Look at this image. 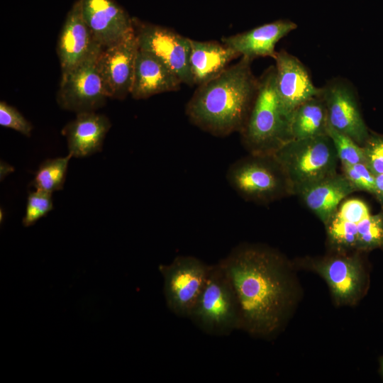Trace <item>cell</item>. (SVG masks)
I'll return each instance as SVG.
<instances>
[{
    "label": "cell",
    "instance_id": "cell-28",
    "mask_svg": "<svg viewBox=\"0 0 383 383\" xmlns=\"http://www.w3.org/2000/svg\"><path fill=\"white\" fill-rule=\"evenodd\" d=\"M365 163L375 176L383 173V136L369 135L362 145Z\"/></svg>",
    "mask_w": 383,
    "mask_h": 383
},
{
    "label": "cell",
    "instance_id": "cell-21",
    "mask_svg": "<svg viewBox=\"0 0 383 383\" xmlns=\"http://www.w3.org/2000/svg\"><path fill=\"white\" fill-rule=\"evenodd\" d=\"M289 126L292 139L328 135L327 111L321 96L310 99L295 109Z\"/></svg>",
    "mask_w": 383,
    "mask_h": 383
},
{
    "label": "cell",
    "instance_id": "cell-25",
    "mask_svg": "<svg viewBox=\"0 0 383 383\" xmlns=\"http://www.w3.org/2000/svg\"><path fill=\"white\" fill-rule=\"evenodd\" d=\"M328 135L332 140L341 165L365 163V155L362 145L329 126Z\"/></svg>",
    "mask_w": 383,
    "mask_h": 383
},
{
    "label": "cell",
    "instance_id": "cell-32",
    "mask_svg": "<svg viewBox=\"0 0 383 383\" xmlns=\"http://www.w3.org/2000/svg\"><path fill=\"white\" fill-rule=\"evenodd\" d=\"M381 368H382V374H383V359H382V362H381Z\"/></svg>",
    "mask_w": 383,
    "mask_h": 383
},
{
    "label": "cell",
    "instance_id": "cell-26",
    "mask_svg": "<svg viewBox=\"0 0 383 383\" xmlns=\"http://www.w3.org/2000/svg\"><path fill=\"white\" fill-rule=\"evenodd\" d=\"M53 209L52 194L36 189L30 192L22 223L26 227L33 225Z\"/></svg>",
    "mask_w": 383,
    "mask_h": 383
},
{
    "label": "cell",
    "instance_id": "cell-9",
    "mask_svg": "<svg viewBox=\"0 0 383 383\" xmlns=\"http://www.w3.org/2000/svg\"><path fill=\"white\" fill-rule=\"evenodd\" d=\"M103 48L93 52L84 60L62 76L57 95L59 106L77 113L94 111L108 97L96 67Z\"/></svg>",
    "mask_w": 383,
    "mask_h": 383
},
{
    "label": "cell",
    "instance_id": "cell-15",
    "mask_svg": "<svg viewBox=\"0 0 383 383\" xmlns=\"http://www.w3.org/2000/svg\"><path fill=\"white\" fill-rule=\"evenodd\" d=\"M100 48H103L85 23L80 0H77L67 13L57 42L62 76Z\"/></svg>",
    "mask_w": 383,
    "mask_h": 383
},
{
    "label": "cell",
    "instance_id": "cell-22",
    "mask_svg": "<svg viewBox=\"0 0 383 383\" xmlns=\"http://www.w3.org/2000/svg\"><path fill=\"white\" fill-rule=\"evenodd\" d=\"M72 157L70 153L66 157L48 159L37 170L32 185L38 190L49 193L63 188L69 161Z\"/></svg>",
    "mask_w": 383,
    "mask_h": 383
},
{
    "label": "cell",
    "instance_id": "cell-3",
    "mask_svg": "<svg viewBox=\"0 0 383 383\" xmlns=\"http://www.w3.org/2000/svg\"><path fill=\"white\" fill-rule=\"evenodd\" d=\"M258 80L255 98L240 134L249 153L272 155L292 140L290 117L276 91L274 65L267 68Z\"/></svg>",
    "mask_w": 383,
    "mask_h": 383
},
{
    "label": "cell",
    "instance_id": "cell-29",
    "mask_svg": "<svg viewBox=\"0 0 383 383\" xmlns=\"http://www.w3.org/2000/svg\"><path fill=\"white\" fill-rule=\"evenodd\" d=\"M0 125L12 128L26 136H30L33 126L14 107L1 101L0 102Z\"/></svg>",
    "mask_w": 383,
    "mask_h": 383
},
{
    "label": "cell",
    "instance_id": "cell-12",
    "mask_svg": "<svg viewBox=\"0 0 383 383\" xmlns=\"http://www.w3.org/2000/svg\"><path fill=\"white\" fill-rule=\"evenodd\" d=\"M138 48L133 29L100 52L96 67L109 98L123 99L131 94Z\"/></svg>",
    "mask_w": 383,
    "mask_h": 383
},
{
    "label": "cell",
    "instance_id": "cell-20",
    "mask_svg": "<svg viewBox=\"0 0 383 383\" xmlns=\"http://www.w3.org/2000/svg\"><path fill=\"white\" fill-rule=\"evenodd\" d=\"M189 71L194 85L199 86L216 77L240 55L225 44L216 41L189 39Z\"/></svg>",
    "mask_w": 383,
    "mask_h": 383
},
{
    "label": "cell",
    "instance_id": "cell-4",
    "mask_svg": "<svg viewBox=\"0 0 383 383\" xmlns=\"http://www.w3.org/2000/svg\"><path fill=\"white\" fill-rule=\"evenodd\" d=\"M272 155L286 176L290 194L296 195L336 173L339 161L328 135L292 139Z\"/></svg>",
    "mask_w": 383,
    "mask_h": 383
},
{
    "label": "cell",
    "instance_id": "cell-10",
    "mask_svg": "<svg viewBox=\"0 0 383 383\" xmlns=\"http://www.w3.org/2000/svg\"><path fill=\"white\" fill-rule=\"evenodd\" d=\"M138 48L150 52L164 62L183 84L194 85L189 71V38L160 26L133 18Z\"/></svg>",
    "mask_w": 383,
    "mask_h": 383
},
{
    "label": "cell",
    "instance_id": "cell-13",
    "mask_svg": "<svg viewBox=\"0 0 383 383\" xmlns=\"http://www.w3.org/2000/svg\"><path fill=\"white\" fill-rule=\"evenodd\" d=\"M275 89L285 113L291 114L299 106L321 94L303 62L285 50L277 51L275 58Z\"/></svg>",
    "mask_w": 383,
    "mask_h": 383
},
{
    "label": "cell",
    "instance_id": "cell-5",
    "mask_svg": "<svg viewBox=\"0 0 383 383\" xmlns=\"http://www.w3.org/2000/svg\"><path fill=\"white\" fill-rule=\"evenodd\" d=\"M189 318L213 336L240 328V309L233 287L219 263L211 265L202 292Z\"/></svg>",
    "mask_w": 383,
    "mask_h": 383
},
{
    "label": "cell",
    "instance_id": "cell-2",
    "mask_svg": "<svg viewBox=\"0 0 383 383\" xmlns=\"http://www.w3.org/2000/svg\"><path fill=\"white\" fill-rule=\"evenodd\" d=\"M244 57L198 86L186 106L190 122L213 135L240 132L255 98L259 80Z\"/></svg>",
    "mask_w": 383,
    "mask_h": 383
},
{
    "label": "cell",
    "instance_id": "cell-30",
    "mask_svg": "<svg viewBox=\"0 0 383 383\" xmlns=\"http://www.w3.org/2000/svg\"><path fill=\"white\" fill-rule=\"evenodd\" d=\"M335 214L345 221L357 224L371 213L365 201L354 198L344 200L340 204Z\"/></svg>",
    "mask_w": 383,
    "mask_h": 383
},
{
    "label": "cell",
    "instance_id": "cell-16",
    "mask_svg": "<svg viewBox=\"0 0 383 383\" xmlns=\"http://www.w3.org/2000/svg\"><path fill=\"white\" fill-rule=\"evenodd\" d=\"M297 28V25L287 19L265 23L245 32L223 37L221 42L235 51L240 56L252 61L257 57L275 58L277 43Z\"/></svg>",
    "mask_w": 383,
    "mask_h": 383
},
{
    "label": "cell",
    "instance_id": "cell-6",
    "mask_svg": "<svg viewBox=\"0 0 383 383\" xmlns=\"http://www.w3.org/2000/svg\"><path fill=\"white\" fill-rule=\"evenodd\" d=\"M230 187L246 201L269 204L291 194L286 176L272 155L252 154L231 164Z\"/></svg>",
    "mask_w": 383,
    "mask_h": 383
},
{
    "label": "cell",
    "instance_id": "cell-1",
    "mask_svg": "<svg viewBox=\"0 0 383 383\" xmlns=\"http://www.w3.org/2000/svg\"><path fill=\"white\" fill-rule=\"evenodd\" d=\"M218 263L238 299L240 329L261 338L276 335L286 323L297 298L289 262L270 247L243 243Z\"/></svg>",
    "mask_w": 383,
    "mask_h": 383
},
{
    "label": "cell",
    "instance_id": "cell-19",
    "mask_svg": "<svg viewBox=\"0 0 383 383\" xmlns=\"http://www.w3.org/2000/svg\"><path fill=\"white\" fill-rule=\"evenodd\" d=\"M355 188L342 173H335L311 185L298 196L324 225Z\"/></svg>",
    "mask_w": 383,
    "mask_h": 383
},
{
    "label": "cell",
    "instance_id": "cell-11",
    "mask_svg": "<svg viewBox=\"0 0 383 383\" xmlns=\"http://www.w3.org/2000/svg\"><path fill=\"white\" fill-rule=\"evenodd\" d=\"M328 126L363 145L369 137L356 91L348 80L335 77L321 87Z\"/></svg>",
    "mask_w": 383,
    "mask_h": 383
},
{
    "label": "cell",
    "instance_id": "cell-7",
    "mask_svg": "<svg viewBox=\"0 0 383 383\" xmlns=\"http://www.w3.org/2000/svg\"><path fill=\"white\" fill-rule=\"evenodd\" d=\"M211 265L191 255H179L168 265H160L167 308L175 315L189 318L202 292Z\"/></svg>",
    "mask_w": 383,
    "mask_h": 383
},
{
    "label": "cell",
    "instance_id": "cell-23",
    "mask_svg": "<svg viewBox=\"0 0 383 383\" xmlns=\"http://www.w3.org/2000/svg\"><path fill=\"white\" fill-rule=\"evenodd\" d=\"M325 226L328 241L337 251L349 252L356 250L357 223L345 221L335 213Z\"/></svg>",
    "mask_w": 383,
    "mask_h": 383
},
{
    "label": "cell",
    "instance_id": "cell-17",
    "mask_svg": "<svg viewBox=\"0 0 383 383\" xmlns=\"http://www.w3.org/2000/svg\"><path fill=\"white\" fill-rule=\"evenodd\" d=\"M182 82L164 62L149 52L138 48L131 94L135 99L177 91Z\"/></svg>",
    "mask_w": 383,
    "mask_h": 383
},
{
    "label": "cell",
    "instance_id": "cell-8",
    "mask_svg": "<svg viewBox=\"0 0 383 383\" xmlns=\"http://www.w3.org/2000/svg\"><path fill=\"white\" fill-rule=\"evenodd\" d=\"M338 252L309 260L305 266L326 282L336 304L352 306L360 299L365 289V270L357 253Z\"/></svg>",
    "mask_w": 383,
    "mask_h": 383
},
{
    "label": "cell",
    "instance_id": "cell-24",
    "mask_svg": "<svg viewBox=\"0 0 383 383\" xmlns=\"http://www.w3.org/2000/svg\"><path fill=\"white\" fill-rule=\"evenodd\" d=\"M383 246V213L369 216L357 223L356 250H368Z\"/></svg>",
    "mask_w": 383,
    "mask_h": 383
},
{
    "label": "cell",
    "instance_id": "cell-31",
    "mask_svg": "<svg viewBox=\"0 0 383 383\" xmlns=\"http://www.w3.org/2000/svg\"><path fill=\"white\" fill-rule=\"evenodd\" d=\"M375 189L374 194L383 206V173L375 175Z\"/></svg>",
    "mask_w": 383,
    "mask_h": 383
},
{
    "label": "cell",
    "instance_id": "cell-18",
    "mask_svg": "<svg viewBox=\"0 0 383 383\" xmlns=\"http://www.w3.org/2000/svg\"><path fill=\"white\" fill-rule=\"evenodd\" d=\"M111 126L104 115L94 111L77 113L76 118L62 131L67 138L69 153L72 157H84L100 152Z\"/></svg>",
    "mask_w": 383,
    "mask_h": 383
},
{
    "label": "cell",
    "instance_id": "cell-14",
    "mask_svg": "<svg viewBox=\"0 0 383 383\" xmlns=\"http://www.w3.org/2000/svg\"><path fill=\"white\" fill-rule=\"evenodd\" d=\"M83 18L103 48L134 29L133 18L113 0H80Z\"/></svg>",
    "mask_w": 383,
    "mask_h": 383
},
{
    "label": "cell",
    "instance_id": "cell-27",
    "mask_svg": "<svg viewBox=\"0 0 383 383\" xmlns=\"http://www.w3.org/2000/svg\"><path fill=\"white\" fill-rule=\"evenodd\" d=\"M343 174L357 191H365L374 194L375 176L365 163L341 165Z\"/></svg>",
    "mask_w": 383,
    "mask_h": 383
}]
</instances>
